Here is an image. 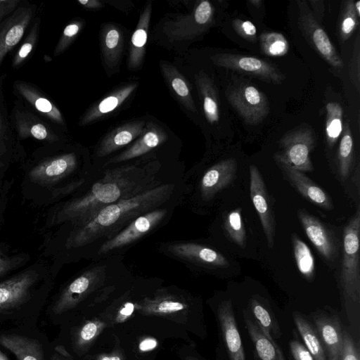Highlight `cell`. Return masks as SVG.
Returning <instances> with one entry per match:
<instances>
[{
  "label": "cell",
  "mask_w": 360,
  "mask_h": 360,
  "mask_svg": "<svg viewBox=\"0 0 360 360\" xmlns=\"http://www.w3.org/2000/svg\"><path fill=\"white\" fill-rule=\"evenodd\" d=\"M184 172H168L156 160L139 158L94 169L76 195L63 203L55 215V224L70 228L90 220L103 207L130 198L157 186L174 181Z\"/></svg>",
  "instance_id": "obj_1"
},
{
  "label": "cell",
  "mask_w": 360,
  "mask_h": 360,
  "mask_svg": "<svg viewBox=\"0 0 360 360\" xmlns=\"http://www.w3.org/2000/svg\"><path fill=\"white\" fill-rule=\"evenodd\" d=\"M186 201L184 177L164 183L140 194L106 206L90 220L70 229L65 241L68 250H78L91 259L98 248L139 216L169 205Z\"/></svg>",
  "instance_id": "obj_2"
},
{
  "label": "cell",
  "mask_w": 360,
  "mask_h": 360,
  "mask_svg": "<svg viewBox=\"0 0 360 360\" xmlns=\"http://www.w3.org/2000/svg\"><path fill=\"white\" fill-rule=\"evenodd\" d=\"M129 270L122 255L92 260L63 290L53 307V313L70 310L96 292L115 289V284L110 282Z\"/></svg>",
  "instance_id": "obj_3"
},
{
  "label": "cell",
  "mask_w": 360,
  "mask_h": 360,
  "mask_svg": "<svg viewBox=\"0 0 360 360\" xmlns=\"http://www.w3.org/2000/svg\"><path fill=\"white\" fill-rule=\"evenodd\" d=\"M359 236L360 210L358 207L344 229L340 274L345 307L350 319L357 323L360 305Z\"/></svg>",
  "instance_id": "obj_4"
},
{
  "label": "cell",
  "mask_w": 360,
  "mask_h": 360,
  "mask_svg": "<svg viewBox=\"0 0 360 360\" xmlns=\"http://www.w3.org/2000/svg\"><path fill=\"white\" fill-rule=\"evenodd\" d=\"M179 206L180 205H169L139 216L117 235L103 243L91 260H97L112 255H123L132 245L166 225Z\"/></svg>",
  "instance_id": "obj_5"
},
{
  "label": "cell",
  "mask_w": 360,
  "mask_h": 360,
  "mask_svg": "<svg viewBox=\"0 0 360 360\" xmlns=\"http://www.w3.org/2000/svg\"><path fill=\"white\" fill-rule=\"evenodd\" d=\"M316 145L315 134L307 126H300L285 134L278 142L275 160L300 172H312L310 153Z\"/></svg>",
  "instance_id": "obj_6"
},
{
  "label": "cell",
  "mask_w": 360,
  "mask_h": 360,
  "mask_svg": "<svg viewBox=\"0 0 360 360\" xmlns=\"http://www.w3.org/2000/svg\"><path fill=\"white\" fill-rule=\"evenodd\" d=\"M237 161L228 158L207 169L195 182L185 184L186 198L192 207L197 201L209 202L235 179Z\"/></svg>",
  "instance_id": "obj_7"
},
{
  "label": "cell",
  "mask_w": 360,
  "mask_h": 360,
  "mask_svg": "<svg viewBox=\"0 0 360 360\" xmlns=\"http://www.w3.org/2000/svg\"><path fill=\"white\" fill-rule=\"evenodd\" d=\"M158 251L189 267L218 268L229 265L227 259L222 254L205 245L193 241L160 243Z\"/></svg>",
  "instance_id": "obj_8"
},
{
  "label": "cell",
  "mask_w": 360,
  "mask_h": 360,
  "mask_svg": "<svg viewBox=\"0 0 360 360\" xmlns=\"http://www.w3.org/2000/svg\"><path fill=\"white\" fill-rule=\"evenodd\" d=\"M297 6L298 26L309 44L330 65L335 68H342L344 63L342 58L327 33L315 18L307 1L299 0Z\"/></svg>",
  "instance_id": "obj_9"
},
{
  "label": "cell",
  "mask_w": 360,
  "mask_h": 360,
  "mask_svg": "<svg viewBox=\"0 0 360 360\" xmlns=\"http://www.w3.org/2000/svg\"><path fill=\"white\" fill-rule=\"evenodd\" d=\"M214 8L209 1H200L190 14L179 15L165 22L163 31L171 41L192 39L212 24Z\"/></svg>",
  "instance_id": "obj_10"
},
{
  "label": "cell",
  "mask_w": 360,
  "mask_h": 360,
  "mask_svg": "<svg viewBox=\"0 0 360 360\" xmlns=\"http://www.w3.org/2000/svg\"><path fill=\"white\" fill-rule=\"evenodd\" d=\"M227 98L248 124L260 123L269 112L266 96L250 84H241L228 91Z\"/></svg>",
  "instance_id": "obj_11"
},
{
  "label": "cell",
  "mask_w": 360,
  "mask_h": 360,
  "mask_svg": "<svg viewBox=\"0 0 360 360\" xmlns=\"http://www.w3.org/2000/svg\"><path fill=\"white\" fill-rule=\"evenodd\" d=\"M210 58L218 66L256 77L267 82L278 84L285 78L272 63L254 56L222 53L212 56Z\"/></svg>",
  "instance_id": "obj_12"
},
{
  "label": "cell",
  "mask_w": 360,
  "mask_h": 360,
  "mask_svg": "<svg viewBox=\"0 0 360 360\" xmlns=\"http://www.w3.org/2000/svg\"><path fill=\"white\" fill-rule=\"evenodd\" d=\"M94 165L81 167L77 155L67 153L48 159L33 167L30 173V179L37 184H51L77 172L87 174L90 172Z\"/></svg>",
  "instance_id": "obj_13"
},
{
  "label": "cell",
  "mask_w": 360,
  "mask_h": 360,
  "mask_svg": "<svg viewBox=\"0 0 360 360\" xmlns=\"http://www.w3.org/2000/svg\"><path fill=\"white\" fill-rule=\"evenodd\" d=\"M189 304L186 298L167 288H158L137 302V311L143 316L178 320L186 316Z\"/></svg>",
  "instance_id": "obj_14"
},
{
  "label": "cell",
  "mask_w": 360,
  "mask_h": 360,
  "mask_svg": "<svg viewBox=\"0 0 360 360\" xmlns=\"http://www.w3.org/2000/svg\"><path fill=\"white\" fill-rule=\"evenodd\" d=\"M250 179L251 200L259 216L269 248H271L275 237V219L264 181L254 165L250 166Z\"/></svg>",
  "instance_id": "obj_15"
},
{
  "label": "cell",
  "mask_w": 360,
  "mask_h": 360,
  "mask_svg": "<svg viewBox=\"0 0 360 360\" xmlns=\"http://www.w3.org/2000/svg\"><path fill=\"white\" fill-rule=\"evenodd\" d=\"M297 217L307 236L319 254L326 260L333 261L337 255L338 246L331 230L304 209L297 210Z\"/></svg>",
  "instance_id": "obj_16"
},
{
  "label": "cell",
  "mask_w": 360,
  "mask_h": 360,
  "mask_svg": "<svg viewBox=\"0 0 360 360\" xmlns=\"http://www.w3.org/2000/svg\"><path fill=\"white\" fill-rule=\"evenodd\" d=\"M146 128L144 121H134L113 129L96 146L94 158L98 162L94 165L102 166L110 155L138 139Z\"/></svg>",
  "instance_id": "obj_17"
},
{
  "label": "cell",
  "mask_w": 360,
  "mask_h": 360,
  "mask_svg": "<svg viewBox=\"0 0 360 360\" xmlns=\"http://www.w3.org/2000/svg\"><path fill=\"white\" fill-rule=\"evenodd\" d=\"M167 137V133L161 128L152 124L146 128L144 133L132 145L122 152L108 158L102 166L116 165L141 158L165 143Z\"/></svg>",
  "instance_id": "obj_18"
},
{
  "label": "cell",
  "mask_w": 360,
  "mask_h": 360,
  "mask_svg": "<svg viewBox=\"0 0 360 360\" xmlns=\"http://www.w3.org/2000/svg\"><path fill=\"white\" fill-rule=\"evenodd\" d=\"M32 14V8L20 6L0 24V64L22 39Z\"/></svg>",
  "instance_id": "obj_19"
},
{
  "label": "cell",
  "mask_w": 360,
  "mask_h": 360,
  "mask_svg": "<svg viewBox=\"0 0 360 360\" xmlns=\"http://www.w3.org/2000/svg\"><path fill=\"white\" fill-rule=\"evenodd\" d=\"M37 277L35 271L27 270L0 283V310L15 307L26 300Z\"/></svg>",
  "instance_id": "obj_20"
},
{
  "label": "cell",
  "mask_w": 360,
  "mask_h": 360,
  "mask_svg": "<svg viewBox=\"0 0 360 360\" xmlns=\"http://www.w3.org/2000/svg\"><path fill=\"white\" fill-rule=\"evenodd\" d=\"M314 320L328 360H341L344 331L339 319L319 314L314 316Z\"/></svg>",
  "instance_id": "obj_21"
},
{
  "label": "cell",
  "mask_w": 360,
  "mask_h": 360,
  "mask_svg": "<svg viewBox=\"0 0 360 360\" xmlns=\"http://www.w3.org/2000/svg\"><path fill=\"white\" fill-rule=\"evenodd\" d=\"M217 316L230 360H246L230 300L224 301L219 304Z\"/></svg>",
  "instance_id": "obj_22"
},
{
  "label": "cell",
  "mask_w": 360,
  "mask_h": 360,
  "mask_svg": "<svg viewBox=\"0 0 360 360\" xmlns=\"http://www.w3.org/2000/svg\"><path fill=\"white\" fill-rule=\"evenodd\" d=\"M290 184L307 200L325 210L333 209L328 193L304 172L284 165H280Z\"/></svg>",
  "instance_id": "obj_23"
},
{
  "label": "cell",
  "mask_w": 360,
  "mask_h": 360,
  "mask_svg": "<svg viewBox=\"0 0 360 360\" xmlns=\"http://www.w3.org/2000/svg\"><path fill=\"white\" fill-rule=\"evenodd\" d=\"M245 327L260 360H285L283 352L271 335L259 328L255 321L244 314Z\"/></svg>",
  "instance_id": "obj_24"
},
{
  "label": "cell",
  "mask_w": 360,
  "mask_h": 360,
  "mask_svg": "<svg viewBox=\"0 0 360 360\" xmlns=\"http://www.w3.org/2000/svg\"><path fill=\"white\" fill-rule=\"evenodd\" d=\"M151 11L152 6L149 3L141 13L136 28L132 34L128 60L129 70L137 69L143 63Z\"/></svg>",
  "instance_id": "obj_25"
},
{
  "label": "cell",
  "mask_w": 360,
  "mask_h": 360,
  "mask_svg": "<svg viewBox=\"0 0 360 360\" xmlns=\"http://www.w3.org/2000/svg\"><path fill=\"white\" fill-rule=\"evenodd\" d=\"M137 87V84L125 85L101 100L98 104L89 108L79 122L82 126L98 120L103 116L120 107Z\"/></svg>",
  "instance_id": "obj_26"
},
{
  "label": "cell",
  "mask_w": 360,
  "mask_h": 360,
  "mask_svg": "<svg viewBox=\"0 0 360 360\" xmlns=\"http://www.w3.org/2000/svg\"><path fill=\"white\" fill-rule=\"evenodd\" d=\"M0 344L18 360H44L41 346L35 340L18 335H1Z\"/></svg>",
  "instance_id": "obj_27"
},
{
  "label": "cell",
  "mask_w": 360,
  "mask_h": 360,
  "mask_svg": "<svg viewBox=\"0 0 360 360\" xmlns=\"http://www.w3.org/2000/svg\"><path fill=\"white\" fill-rule=\"evenodd\" d=\"M15 86L20 94L37 111L53 121L64 124L60 111L51 101L40 95L36 89L25 82H18Z\"/></svg>",
  "instance_id": "obj_28"
},
{
  "label": "cell",
  "mask_w": 360,
  "mask_h": 360,
  "mask_svg": "<svg viewBox=\"0 0 360 360\" xmlns=\"http://www.w3.org/2000/svg\"><path fill=\"white\" fill-rule=\"evenodd\" d=\"M196 84L202 98L207 120L210 124L217 123L219 120V105L215 86L210 78L202 72L196 75Z\"/></svg>",
  "instance_id": "obj_29"
},
{
  "label": "cell",
  "mask_w": 360,
  "mask_h": 360,
  "mask_svg": "<svg viewBox=\"0 0 360 360\" xmlns=\"http://www.w3.org/2000/svg\"><path fill=\"white\" fill-rule=\"evenodd\" d=\"M161 70L165 80L185 108L192 112H197L194 101L184 77L173 66L167 63H161Z\"/></svg>",
  "instance_id": "obj_30"
},
{
  "label": "cell",
  "mask_w": 360,
  "mask_h": 360,
  "mask_svg": "<svg viewBox=\"0 0 360 360\" xmlns=\"http://www.w3.org/2000/svg\"><path fill=\"white\" fill-rule=\"evenodd\" d=\"M293 320L304 341V346L309 350L314 359L328 360L326 352L315 328H314L299 312L294 314Z\"/></svg>",
  "instance_id": "obj_31"
},
{
  "label": "cell",
  "mask_w": 360,
  "mask_h": 360,
  "mask_svg": "<svg viewBox=\"0 0 360 360\" xmlns=\"http://www.w3.org/2000/svg\"><path fill=\"white\" fill-rule=\"evenodd\" d=\"M17 130L22 137L32 136L38 140H56L55 135L39 122L37 117L27 113H16Z\"/></svg>",
  "instance_id": "obj_32"
},
{
  "label": "cell",
  "mask_w": 360,
  "mask_h": 360,
  "mask_svg": "<svg viewBox=\"0 0 360 360\" xmlns=\"http://www.w3.org/2000/svg\"><path fill=\"white\" fill-rule=\"evenodd\" d=\"M107 324L98 319L86 321L77 330L74 346L79 352H86L106 328Z\"/></svg>",
  "instance_id": "obj_33"
},
{
  "label": "cell",
  "mask_w": 360,
  "mask_h": 360,
  "mask_svg": "<svg viewBox=\"0 0 360 360\" xmlns=\"http://www.w3.org/2000/svg\"><path fill=\"white\" fill-rule=\"evenodd\" d=\"M123 40L120 30L112 25L105 29L103 34L102 47L103 58L107 65L112 68L121 56Z\"/></svg>",
  "instance_id": "obj_34"
},
{
  "label": "cell",
  "mask_w": 360,
  "mask_h": 360,
  "mask_svg": "<svg viewBox=\"0 0 360 360\" xmlns=\"http://www.w3.org/2000/svg\"><path fill=\"white\" fill-rule=\"evenodd\" d=\"M342 136L338 150V165L341 178H347L352 167L354 146L349 122L347 121L342 127Z\"/></svg>",
  "instance_id": "obj_35"
},
{
  "label": "cell",
  "mask_w": 360,
  "mask_h": 360,
  "mask_svg": "<svg viewBox=\"0 0 360 360\" xmlns=\"http://www.w3.org/2000/svg\"><path fill=\"white\" fill-rule=\"evenodd\" d=\"M293 254L299 271L307 279H313L315 272V260L307 246L295 233L292 235Z\"/></svg>",
  "instance_id": "obj_36"
},
{
  "label": "cell",
  "mask_w": 360,
  "mask_h": 360,
  "mask_svg": "<svg viewBox=\"0 0 360 360\" xmlns=\"http://www.w3.org/2000/svg\"><path fill=\"white\" fill-rule=\"evenodd\" d=\"M343 110L337 102L326 105V136L327 143L333 146L342 132Z\"/></svg>",
  "instance_id": "obj_37"
},
{
  "label": "cell",
  "mask_w": 360,
  "mask_h": 360,
  "mask_svg": "<svg viewBox=\"0 0 360 360\" xmlns=\"http://www.w3.org/2000/svg\"><path fill=\"white\" fill-rule=\"evenodd\" d=\"M259 44L262 53L271 57L283 56L289 50L287 39L283 34L276 32L261 34Z\"/></svg>",
  "instance_id": "obj_38"
},
{
  "label": "cell",
  "mask_w": 360,
  "mask_h": 360,
  "mask_svg": "<svg viewBox=\"0 0 360 360\" xmlns=\"http://www.w3.org/2000/svg\"><path fill=\"white\" fill-rule=\"evenodd\" d=\"M224 227L227 236L240 248H244L246 233L241 216V208H236L224 217Z\"/></svg>",
  "instance_id": "obj_39"
},
{
  "label": "cell",
  "mask_w": 360,
  "mask_h": 360,
  "mask_svg": "<svg viewBox=\"0 0 360 360\" xmlns=\"http://www.w3.org/2000/svg\"><path fill=\"white\" fill-rule=\"evenodd\" d=\"M354 4L353 0L342 2L338 24L339 37L342 41L349 39L359 25V18L354 10Z\"/></svg>",
  "instance_id": "obj_40"
},
{
  "label": "cell",
  "mask_w": 360,
  "mask_h": 360,
  "mask_svg": "<svg viewBox=\"0 0 360 360\" xmlns=\"http://www.w3.org/2000/svg\"><path fill=\"white\" fill-rule=\"evenodd\" d=\"M250 308L259 328L269 333L273 337L277 333V326L269 311L255 299L251 300Z\"/></svg>",
  "instance_id": "obj_41"
},
{
  "label": "cell",
  "mask_w": 360,
  "mask_h": 360,
  "mask_svg": "<svg viewBox=\"0 0 360 360\" xmlns=\"http://www.w3.org/2000/svg\"><path fill=\"white\" fill-rule=\"evenodd\" d=\"M38 25L39 23L36 22L32 27L29 34L15 55L13 60V67H18L22 63L32 51L38 38Z\"/></svg>",
  "instance_id": "obj_42"
},
{
  "label": "cell",
  "mask_w": 360,
  "mask_h": 360,
  "mask_svg": "<svg viewBox=\"0 0 360 360\" xmlns=\"http://www.w3.org/2000/svg\"><path fill=\"white\" fill-rule=\"evenodd\" d=\"M82 25V22H74L65 27L55 48V56L62 53L69 46L80 31Z\"/></svg>",
  "instance_id": "obj_43"
},
{
  "label": "cell",
  "mask_w": 360,
  "mask_h": 360,
  "mask_svg": "<svg viewBox=\"0 0 360 360\" xmlns=\"http://www.w3.org/2000/svg\"><path fill=\"white\" fill-rule=\"evenodd\" d=\"M349 64V77L352 83L360 91V39L357 35Z\"/></svg>",
  "instance_id": "obj_44"
},
{
  "label": "cell",
  "mask_w": 360,
  "mask_h": 360,
  "mask_svg": "<svg viewBox=\"0 0 360 360\" xmlns=\"http://www.w3.org/2000/svg\"><path fill=\"white\" fill-rule=\"evenodd\" d=\"M232 26L242 38L251 42L257 41V29L251 21L236 18L232 21Z\"/></svg>",
  "instance_id": "obj_45"
},
{
  "label": "cell",
  "mask_w": 360,
  "mask_h": 360,
  "mask_svg": "<svg viewBox=\"0 0 360 360\" xmlns=\"http://www.w3.org/2000/svg\"><path fill=\"white\" fill-rule=\"evenodd\" d=\"M341 360H359V351L356 344L347 331L343 333V345Z\"/></svg>",
  "instance_id": "obj_46"
},
{
  "label": "cell",
  "mask_w": 360,
  "mask_h": 360,
  "mask_svg": "<svg viewBox=\"0 0 360 360\" xmlns=\"http://www.w3.org/2000/svg\"><path fill=\"white\" fill-rule=\"evenodd\" d=\"M289 345L294 360H314L304 345L300 342L291 340Z\"/></svg>",
  "instance_id": "obj_47"
},
{
  "label": "cell",
  "mask_w": 360,
  "mask_h": 360,
  "mask_svg": "<svg viewBox=\"0 0 360 360\" xmlns=\"http://www.w3.org/2000/svg\"><path fill=\"white\" fill-rule=\"evenodd\" d=\"M137 309V302H127L124 303L117 312L115 321L120 323L126 321Z\"/></svg>",
  "instance_id": "obj_48"
},
{
  "label": "cell",
  "mask_w": 360,
  "mask_h": 360,
  "mask_svg": "<svg viewBox=\"0 0 360 360\" xmlns=\"http://www.w3.org/2000/svg\"><path fill=\"white\" fill-rule=\"evenodd\" d=\"M19 0H0V24L4 18L13 13L18 7Z\"/></svg>",
  "instance_id": "obj_49"
},
{
  "label": "cell",
  "mask_w": 360,
  "mask_h": 360,
  "mask_svg": "<svg viewBox=\"0 0 360 360\" xmlns=\"http://www.w3.org/2000/svg\"><path fill=\"white\" fill-rule=\"evenodd\" d=\"M158 342L152 337H146L141 340L139 343V350L141 352H147L153 350L157 347Z\"/></svg>",
  "instance_id": "obj_50"
},
{
  "label": "cell",
  "mask_w": 360,
  "mask_h": 360,
  "mask_svg": "<svg viewBox=\"0 0 360 360\" xmlns=\"http://www.w3.org/2000/svg\"><path fill=\"white\" fill-rule=\"evenodd\" d=\"M17 262V260L8 257L0 251V276L11 270Z\"/></svg>",
  "instance_id": "obj_51"
},
{
  "label": "cell",
  "mask_w": 360,
  "mask_h": 360,
  "mask_svg": "<svg viewBox=\"0 0 360 360\" xmlns=\"http://www.w3.org/2000/svg\"><path fill=\"white\" fill-rule=\"evenodd\" d=\"M94 360H124V356L120 349H114L109 353H101Z\"/></svg>",
  "instance_id": "obj_52"
},
{
  "label": "cell",
  "mask_w": 360,
  "mask_h": 360,
  "mask_svg": "<svg viewBox=\"0 0 360 360\" xmlns=\"http://www.w3.org/2000/svg\"><path fill=\"white\" fill-rule=\"evenodd\" d=\"M78 2L84 7L91 9L98 8L103 6L102 3L97 0H78Z\"/></svg>",
  "instance_id": "obj_53"
},
{
  "label": "cell",
  "mask_w": 360,
  "mask_h": 360,
  "mask_svg": "<svg viewBox=\"0 0 360 360\" xmlns=\"http://www.w3.org/2000/svg\"><path fill=\"white\" fill-rule=\"evenodd\" d=\"M5 151L4 123L0 111V160Z\"/></svg>",
  "instance_id": "obj_54"
},
{
  "label": "cell",
  "mask_w": 360,
  "mask_h": 360,
  "mask_svg": "<svg viewBox=\"0 0 360 360\" xmlns=\"http://www.w3.org/2000/svg\"><path fill=\"white\" fill-rule=\"evenodd\" d=\"M56 351H57L58 353L63 357H65L68 359L71 357L70 354L66 351L65 347L62 345H59V346L56 347Z\"/></svg>",
  "instance_id": "obj_55"
},
{
  "label": "cell",
  "mask_w": 360,
  "mask_h": 360,
  "mask_svg": "<svg viewBox=\"0 0 360 360\" xmlns=\"http://www.w3.org/2000/svg\"><path fill=\"white\" fill-rule=\"evenodd\" d=\"M354 10L356 13V15L359 18L360 17V1L358 0L356 1H354Z\"/></svg>",
  "instance_id": "obj_56"
},
{
  "label": "cell",
  "mask_w": 360,
  "mask_h": 360,
  "mask_svg": "<svg viewBox=\"0 0 360 360\" xmlns=\"http://www.w3.org/2000/svg\"><path fill=\"white\" fill-rule=\"evenodd\" d=\"M249 3L251 5L259 8L261 6V5L262 4V0H250V1H249Z\"/></svg>",
  "instance_id": "obj_57"
},
{
  "label": "cell",
  "mask_w": 360,
  "mask_h": 360,
  "mask_svg": "<svg viewBox=\"0 0 360 360\" xmlns=\"http://www.w3.org/2000/svg\"><path fill=\"white\" fill-rule=\"evenodd\" d=\"M51 360H70L68 358L63 357L62 356H60L57 354H53L51 356Z\"/></svg>",
  "instance_id": "obj_58"
},
{
  "label": "cell",
  "mask_w": 360,
  "mask_h": 360,
  "mask_svg": "<svg viewBox=\"0 0 360 360\" xmlns=\"http://www.w3.org/2000/svg\"><path fill=\"white\" fill-rule=\"evenodd\" d=\"M0 360H8L6 355L0 351Z\"/></svg>",
  "instance_id": "obj_59"
},
{
  "label": "cell",
  "mask_w": 360,
  "mask_h": 360,
  "mask_svg": "<svg viewBox=\"0 0 360 360\" xmlns=\"http://www.w3.org/2000/svg\"><path fill=\"white\" fill-rule=\"evenodd\" d=\"M185 360H197V359L193 356H187Z\"/></svg>",
  "instance_id": "obj_60"
}]
</instances>
